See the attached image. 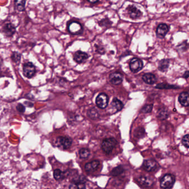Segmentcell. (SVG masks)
<instances>
[{"mask_svg": "<svg viewBox=\"0 0 189 189\" xmlns=\"http://www.w3.org/2000/svg\"><path fill=\"white\" fill-rule=\"evenodd\" d=\"M118 144V142L113 138L104 139L102 143L101 148L105 153L109 154L113 151L114 148Z\"/></svg>", "mask_w": 189, "mask_h": 189, "instance_id": "1", "label": "cell"}, {"mask_svg": "<svg viewBox=\"0 0 189 189\" xmlns=\"http://www.w3.org/2000/svg\"><path fill=\"white\" fill-rule=\"evenodd\" d=\"M175 182V177L172 174H168L164 176L160 181V186L163 189L172 188Z\"/></svg>", "mask_w": 189, "mask_h": 189, "instance_id": "2", "label": "cell"}, {"mask_svg": "<svg viewBox=\"0 0 189 189\" xmlns=\"http://www.w3.org/2000/svg\"><path fill=\"white\" fill-rule=\"evenodd\" d=\"M68 31L72 35H80L83 31V28L82 24L77 21H72L68 24Z\"/></svg>", "mask_w": 189, "mask_h": 189, "instance_id": "3", "label": "cell"}, {"mask_svg": "<svg viewBox=\"0 0 189 189\" xmlns=\"http://www.w3.org/2000/svg\"><path fill=\"white\" fill-rule=\"evenodd\" d=\"M109 103V97L108 95L104 93H101L98 94L95 100V103L100 109L106 108Z\"/></svg>", "mask_w": 189, "mask_h": 189, "instance_id": "4", "label": "cell"}, {"mask_svg": "<svg viewBox=\"0 0 189 189\" xmlns=\"http://www.w3.org/2000/svg\"><path fill=\"white\" fill-rule=\"evenodd\" d=\"M35 66L32 62H27L24 63L23 66V74L24 76L28 78H31L35 75Z\"/></svg>", "mask_w": 189, "mask_h": 189, "instance_id": "5", "label": "cell"}, {"mask_svg": "<svg viewBox=\"0 0 189 189\" xmlns=\"http://www.w3.org/2000/svg\"><path fill=\"white\" fill-rule=\"evenodd\" d=\"M143 167L148 171H154L158 170L160 166L156 161L153 159H148L144 161Z\"/></svg>", "mask_w": 189, "mask_h": 189, "instance_id": "6", "label": "cell"}, {"mask_svg": "<svg viewBox=\"0 0 189 189\" xmlns=\"http://www.w3.org/2000/svg\"><path fill=\"white\" fill-rule=\"evenodd\" d=\"M57 145L63 149L69 148L72 144V140L68 137H59L57 139Z\"/></svg>", "mask_w": 189, "mask_h": 189, "instance_id": "7", "label": "cell"}, {"mask_svg": "<svg viewBox=\"0 0 189 189\" xmlns=\"http://www.w3.org/2000/svg\"><path fill=\"white\" fill-rule=\"evenodd\" d=\"M129 67L133 73H137L143 67V62L138 58H133L130 62Z\"/></svg>", "mask_w": 189, "mask_h": 189, "instance_id": "8", "label": "cell"}, {"mask_svg": "<svg viewBox=\"0 0 189 189\" xmlns=\"http://www.w3.org/2000/svg\"><path fill=\"white\" fill-rule=\"evenodd\" d=\"M127 11L128 14L132 19H139L143 15L142 11L138 9L134 5H129L127 8Z\"/></svg>", "mask_w": 189, "mask_h": 189, "instance_id": "9", "label": "cell"}, {"mask_svg": "<svg viewBox=\"0 0 189 189\" xmlns=\"http://www.w3.org/2000/svg\"><path fill=\"white\" fill-rule=\"evenodd\" d=\"M137 181L141 186L150 187L154 184V180L150 177L141 176L137 179Z\"/></svg>", "mask_w": 189, "mask_h": 189, "instance_id": "10", "label": "cell"}, {"mask_svg": "<svg viewBox=\"0 0 189 189\" xmlns=\"http://www.w3.org/2000/svg\"><path fill=\"white\" fill-rule=\"evenodd\" d=\"M169 26L165 24H159L156 29V33L157 37L160 38H163L169 31Z\"/></svg>", "mask_w": 189, "mask_h": 189, "instance_id": "11", "label": "cell"}, {"mask_svg": "<svg viewBox=\"0 0 189 189\" xmlns=\"http://www.w3.org/2000/svg\"><path fill=\"white\" fill-rule=\"evenodd\" d=\"M123 77L122 74L119 72H114L110 74L109 80L114 85H119L122 83Z\"/></svg>", "mask_w": 189, "mask_h": 189, "instance_id": "12", "label": "cell"}, {"mask_svg": "<svg viewBox=\"0 0 189 189\" xmlns=\"http://www.w3.org/2000/svg\"><path fill=\"white\" fill-rule=\"evenodd\" d=\"M89 56L87 53L78 51L74 55V60L78 63H82L88 58Z\"/></svg>", "mask_w": 189, "mask_h": 189, "instance_id": "13", "label": "cell"}, {"mask_svg": "<svg viewBox=\"0 0 189 189\" xmlns=\"http://www.w3.org/2000/svg\"><path fill=\"white\" fill-rule=\"evenodd\" d=\"M100 165V161L99 160H93L85 164L84 166L85 170L88 173H92L97 170Z\"/></svg>", "mask_w": 189, "mask_h": 189, "instance_id": "14", "label": "cell"}, {"mask_svg": "<svg viewBox=\"0 0 189 189\" xmlns=\"http://www.w3.org/2000/svg\"><path fill=\"white\" fill-rule=\"evenodd\" d=\"M3 32L7 37H11L16 32V27L11 23L6 24L3 27Z\"/></svg>", "mask_w": 189, "mask_h": 189, "instance_id": "15", "label": "cell"}, {"mask_svg": "<svg viewBox=\"0 0 189 189\" xmlns=\"http://www.w3.org/2000/svg\"><path fill=\"white\" fill-rule=\"evenodd\" d=\"M143 80L145 83L148 84H153L156 83V77L152 73H146L143 76Z\"/></svg>", "mask_w": 189, "mask_h": 189, "instance_id": "16", "label": "cell"}, {"mask_svg": "<svg viewBox=\"0 0 189 189\" xmlns=\"http://www.w3.org/2000/svg\"><path fill=\"white\" fill-rule=\"evenodd\" d=\"M179 101L182 106H187L189 105V94L188 93L182 92L179 97Z\"/></svg>", "mask_w": 189, "mask_h": 189, "instance_id": "17", "label": "cell"}, {"mask_svg": "<svg viewBox=\"0 0 189 189\" xmlns=\"http://www.w3.org/2000/svg\"><path fill=\"white\" fill-rule=\"evenodd\" d=\"M170 61L169 59H163L159 62L158 69L161 72H165L169 66Z\"/></svg>", "mask_w": 189, "mask_h": 189, "instance_id": "18", "label": "cell"}, {"mask_svg": "<svg viewBox=\"0 0 189 189\" xmlns=\"http://www.w3.org/2000/svg\"><path fill=\"white\" fill-rule=\"evenodd\" d=\"M14 4L16 10L19 11H24L25 8L26 0H14Z\"/></svg>", "mask_w": 189, "mask_h": 189, "instance_id": "19", "label": "cell"}, {"mask_svg": "<svg viewBox=\"0 0 189 189\" xmlns=\"http://www.w3.org/2000/svg\"><path fill=\"white\" fill-rule=\"evenodd\" d=\"M111 105L114 108L116 109V111H119L123 109V103L121 102L120 100H119L118 98H114L112 102H111Z\"/></svg>", "mask_w": 189, "mask_h": 189, "instance_id": "20", "label": "cell"}, {"mask_svg": "<svg viewBox=\"0 0 189 189\" xmlns=\"http://www.w3.org/2000/svg\"><path fill=\"white\" fill-rule=\"evenodd\" d=\"M53 176L56 180H61L66 178L64 172H62L60 169H56L53 171Z\"/></svg>", "mask_w": 189, "mask_h": 189, "instance_id": "21", "label": "cell"}, {"mask_svg": "<svg viewBox=\"0 0 189 189\" xmlns=\"http://www.w3.org/2000/svg\"><path fill=\"white\" fill-rule=\"evenodd\" d=\"M90 151L87 148H81L79 150V155L81 159H87L89 156Z\"/></svg>", "mask_w": 189, "mask_h": 189, "instance_id": "22", "label": "cell"}, {"mask_svg": "<svg viewBox=\"0 0 189 189\" xmlns=\"http://www.w3.org/2000/svg\"><path fill=\"white\" fill-rule=\"evenodd\" d=\"M124 172V168L122 166H118L114 168L111 172V175L113 176H117Z\"/></svg>", "mask_w": 189, "mask_h": 189, "instance_id": "23", "label": "cell"}, {"mask_svg": "<svg viewBox=\"0 0 189 189\" xmlns=\"http://www.w3.org/2000/svg\"><path fill=\"white\" fill-rule=\"evenodd\" d=\"M88 116L90 118L92 119H97L99 118L100 114L98 112L95 108H92L89 109L87 113Z\"/></svg>", "mask_w": 189, "mask_h": 189, "instance_id": "24", "label": "cell"}, {"mask_svg": "<svg viewBox=\"0 0 189 189\" xmlns=\"http://www.w3.org/2000/svg\"><path fill=\"white\" fill-rule=\"evenodd\" d=\"M168 116H169V113L167 109L161 108L159 111L158 116L161 119H165L168 118Z\"/></svg>", "mask_w": 189, "mask_h": 189, "instance_id": "25", "label": "cell"}, {"mask_svg": "<svg viewBox=\"0 0 189 189\" xmlns=\"http://www.w3.org/2000/svg\"><path fill=\"white\" fill-rule=\"evenodd\" d=\"M156 88L158 89H175V88H179L178 87L175 85H170L169 84L166 83H160L159 84L156 86Z\"/></svg>", "mask_w": 189, "mask_h": 189, "instance_id": "26", "label": "cell"}, {"mask_svg": "<svg viewBox=\"0 0 189 189\" xmlns=\"http://www.w3.org/2000/svg\"><path fill=\"white\" fill-rule=\"evenodd\" d=\"M189 45L186 41H185V42H183L182 43L178 45L176 47V49L179 52H184L188 49Z\"/></svg>", "mask_w": 189, "mask_h": 189, "instance_id": "27", "label": "cell"}, {"mask_svg": "<svg viewBox=\"0 0 189 189\" xmlns=\"http://www.w3.org/2000/svg\"><path fill=\"white\" fill-rule=\"evenodd\" d=\"M21 55L19 54V52H14L12 53V56H11V59L12 61L14 62L15 63H19V62L21 61Z\"/></svg>", "mask_w": 189, "mask_h": 189, "instance_id": "28", "label": "cell"}, {"mask_svg": "<svg viewBox=\"0 0 189 189\" xmlns=\"http://www.w3.org/2000/svg\"><path fill=\"white\" fill-rule=\"evenodd\" d=\"M98 24L101 27H110L111 26L112 22L108 19H104L99 22Z\"/></svg>", "mask_w": 189, "mask_h": 189, "instance_id": "29", "label": "cell"}, {"mask_svg": "<svg viewBox=\"0 0 189 189\" xmlns=\"http://www.w3.org/2000/svg\"><path fill=\"white\" fill-rule=\"evenodd\" d=\"M153 107V104H147L145 106H143L141 109V112L143 113H148L152 111Z\"/></svg>", "mask_w": 189, "mask_h": 189, "instance_id": "30", "label": "cell"}, {"mask_svg": "<svg viewBox=\"0 0 189 189\" xmlns=\"http://www.w3.org/2000/svg\"><path fill=\"white\" fill-rule=\"evenodd\" d=\"M182 144L184 145L185 147L189 148V135H185L182 139Z\"/></svg>", "mask_w": 189, "mask_h": 189, "instance_id": "31", "label": "cell"}, {"mask_svg": "<svg viewBox=\"0 0 189 189\" xmlns=\"http://www.w3.org/2000/svg\"><path fill=\"white\" fill-rule=\"evenodd\" d=\"M16 109L18 111H19V113H23L25 111V106H24L23 104L21 103H19L17 104L16 106Z\"/></svg>", "mask_w": 189, "mask_h": 189, "instance_id": "32", "label": "cell"}, {"mask_svg": "<svg viewBox=\"0 0 189 189\" xmlns=\"http://www.w3.org/2000/svg\"><path fill=\"white\" fill-rule=\"evenodd\" d=\"M183 77L185 78H187L189 77V71H186L184 74L183 75Z\"/></svg>", "mask_w": 189, "mask_h": 189, "instance_id": "33", "label": "cell"}, {"mask_svg": "<svg viewBox=\"0 0 189 189\" xmlns=\"http://www.w3.org/2000/svg\"><path fill=\"white\" fill-rule=\"evenodd\" d=\"M87 1L89 3H97L99 0H87Z\"/></svg>", "mask_w": 189, "mask_h": 189, "instance_id": "34", "label": "cell"}]
</instances>
